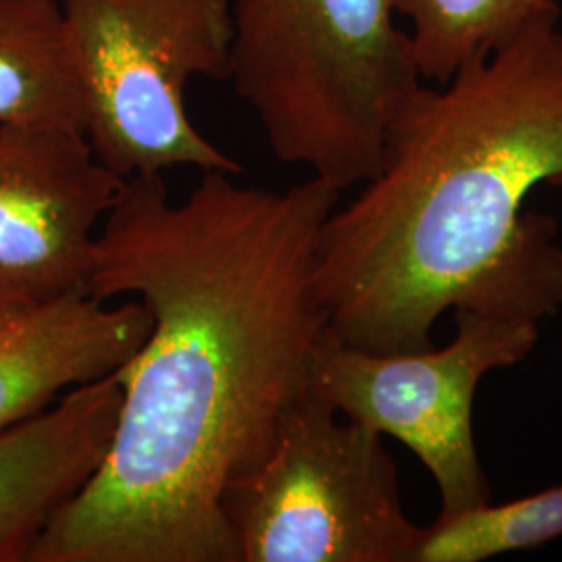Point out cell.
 I'll return each instance as SVG.
<instances>
[{"instance_id": "cell-1", "label": "cell", "mask_w": 562, "mask_h": 562, "mask_svg": "<svg viewBox=\"0 0 562 562\" xmlns=\"http://www.w3.org/2000/svg\"><path fill=\"white\" fill-rule=\"evenodd\" d=\"M204 171L180 202L162 176L121 181L88 294L136 299L153 327L115 371L121 404L101 469L27 562H238L227 485L267 454L311 392L329 331L317 246L341 190H285Z\"/></svg>"}, {"instance_id": "cell-2", "label": "cell", "mask_w": 562, "mask_h": 562, "mask_svg": "<svg viewBox=\"0 0 562 562\" xmlns=\"http://www.w3.org/2000/svg\"><path fill=\"white\" fill-rule=\"evenodd\" d=\"M561 15L402 104L375 173L323 223L317 290L338 340L411 352L448 311H561V227L525 209L562 188Z\"/></svg>"}, {"instance_id": "cell-3", "label": "cell", "mask_w": 562, "mask_h": 562, "mask_svg": "<svg viewBox=\"0 0 562 562\" xmlns=\"http://www.w3.org/2000/svg\"><path fill=\"white\" fill-rule=\"evenodd\" d=\"M232 20L229 81L273 157L338 190L369 180L423 83L396 0H232Z\"/></svg>"}, {"instance_id": "cell-4", "label": "cell", "mask_w": 562, "mask_h": 562, "mask_svg": "<svg viewBox=\"0 0 562 562\" xmlns=\"http://www.w3.org/2000/svg\"><path fill=\"white\" fill-rule=\"evenodd\" d=\"M97 159L120 180L173 167L240 176L186 111L194 78L229 81L232 0H60Z\"/></svg>"}, {"instance_id": "cell-5", "label": "cell", "mask_w": 562, "mask_h": 562, "mask_svg": "<svg viewBox=\"0 0 562 562\" xmlns=\"http://www.w3.org/2000/svg\"><path fill=\"white\" fill-rule=\"evenodd\" d=\"M223 515L238 562H413L423 533L383 436L311 392L227 485Z\"/></svg>"}, {"instance_id": "cell-6", "label": "cell", "mask_w": 562, "mask_h": 562, "mask_svg": "<svg viewBox=\"0 0 562 562\" xmlns=\"http://www.w3.org/2000/svg\"><path fill=\"white\" fill-rule=\"evenodd\" d=\"M454 338L443 348L371 352L323 338L311 394L383 438L404 443L440 492V517L492 503L473 431V402L483 378L525 361L540 323L480 311H452Z\"/></svg>"}, {"instance_id": "cell-7", "label": "cell", "mask_w": 562, "mask_h": 562, "mask_svg": "<svg viewBox=\"0 0 562 562\" xmlns=\"http://www.w3.org/2000/svg\"><path fill=\"white\" fill-rule=\"evenodd\" d=\"M121 181L80 132L0 123V308L88 294Z\"/></svg>"}, {"instance_id": "cell-8", "label": "cell", "mask_w": 562, "mask_h": 562, "mask_svg": "<svg viewBox=\"0 0 562 562\" xmlns=\"http://www.w3.org/2000/svg\"><path fill=\"white\" fill-rule=\"evenodd\" d=\"M153 327L136 299L113 304L76 294L0 308V431L25 422L69 390L113 375Z\"/></svg>"}, {"instance_id": "cell-9", "label": "cell", "mask_w": 562, "mask_h": 562, "mask_svg": "<svg viewBox=\"0 0 562 562\" xmlns=\"http://www.w3.org/2000/svg\"><path fill=\"white\" fill-rule=\"evenodd\" d=\"M120 404L113 373L0 431V562H27L48 522L94 477Z\"/></svg>"}, {"instance_id": "cell-10", "label": "cell", "mask_w": 562, "mask_h": 562, "mask_svg": "<svg viewBox=\"0 0 562 562\" xmlns=\"http://www.w3.org/2000/svg\"><path fill=\"white\" fill-rule=\"evenodd\" d=\"M0 123L86 130L60 0H0Z\"/></svg>"}, {"instance_id": "cell-11", "label": "cell", "mask_w": 562, "mask_h": 562, "mask_svg": "<svg viewBox=\"0 0 562 562\" xmlns=\"http://www.w3.org/2000/svg\"><path fill=\"white\" fill-rule=\"evenodd\" d=\"M559 0H396L423 81L442 83L513 41Z\"/></svg>"}, {"instance_id": "cell-12", "label": "cell", "mask_w": 562, "mask_h": 562, "mask_svg": "<svg viewBox=\"0 0 562 562\" xmlns=\"http://www.w3.org/2000/svg\"><path fill=\"white\" fill-rule=\"evenodd\" d=\"M562 538V483L423 527L413 562H483Z\"/></svg>"}]
</instances>
